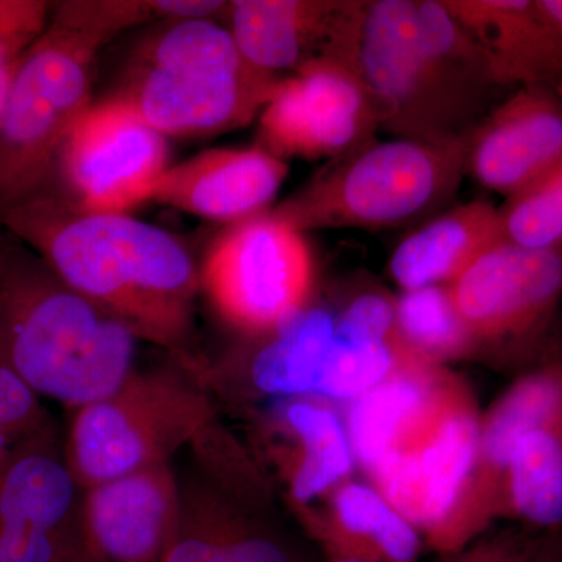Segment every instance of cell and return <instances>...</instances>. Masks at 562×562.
Returning <instances> with one entry per match:
<instances>
[{
    "label": "cell",
    "instance_id": "obj_34",
    "mask_svg": "<svg viewBox=\"0 0 562 562\" xmlns=\"http://www.w3.org/2000/svg\"><path fill=\"white\" fill-rule=\"evenodd\" d=\"M543 20L549 22L552 31L562 41V0H536Z\"/></svg>",
    "mask_w": 562,
    "mask_h": 562
},
{
    "label": "cell",
    "instance_id": "obj_14",
    "mask_svg": "<svg viewBox=\"0 0 562 562\" xmlns=\"http://www.w3.org/2000/svg\"><path fill=\"white\" fill-rule=\"evenodd\" d=\"M366 0H236L228 5L233 40L254 68L269 76L313 61L358 70Z\"/></svg>",
    "mask_w": 562,
    "mask_h": 562
},
{
    "label": "cell",
    "instance_id": "obj_22",
    "mask_svg": "<svg viewBox=\"0 0 562 562\" xmlns=\"http://www.w3.org/2000/svg\"><path fill=\"white\" fill-rule=\"evenodd\" d=\"M562 420V355L522 376L497 403L480 438V457L505 476L514 447L527 432Z\"/></svg>",
    "mask_w": 562,
    "mask_h": 562
},
{
    "label": "cell",
    "instance_id": "obj_7",
    "mask_svg": "<svg viewBox=\"0 0 562 562\" xmlns=\"http://www.w3.org/2000/svg\"><path fill=\"white\" fill-rule=\"evenodd\" d=\"M216 420L209 386L190 369L133 373L120 390L72 412L66 460L81 491L168 464Z\"/></svg>",
    "mask_w": 562,
    "mask_h": 562
},
{
    "label": "cell",
    "instance_id": "obj_11",
    "mask_svg": "<svg viewBox=\"0 0 562 562\" xmlns=\"http://www.w3.org/2000/svg\"><path fill=\"white\" fill-rule=\"evenodd\" d=\"M473 338L516 353L542 349L562 295V244L490 247L450 284Z\"/></svg>",
    "mask_w": 562,
    "mask_h": 562
},
{
    "label": "cell",
    "instance_id": "obj_31",
    "mask_svg": "<svg viewBox=\"0 0 562 562\" xmlns=\"http://www.w3.org/2000/svg\"><path fill=\"white\" fill-rule=\"evenodd\" d=\"M0 422L14 442L24 441L52 424L41 397L25 383L0 350Z\"/></svg>",
    "mask_w": 562,
    "mask_h": 562
},
{
    "label": "cell",
    "instance_id": "obj_24",
    "mask_svg": "<svg viewBox=\"0 0 562 562\" xmlns=\"http://www.w3.org/2000/svg\"><path fill=\"white\" fill-rule=\"evenodd\" d=\"M284 420L302 446L291 494L297 503H310L350 472L355 454L349 432L335 412L312 401L290 403Z\"/></svg>",
    "mask_w": 562,
    "mask_h": 562
},
{
    "label": "cell",
    "instance_id": "obj_29",
    "mask_svg": "<svg viewBox=\"0 0 562 562\" xmlns=\"http://www.w3.org/2000/svg\"><path fill=\"white\" fill-rule=\"evenodd\" d=\"M503 235L527 249L562 244V160L501 209Z\"/></svg>",
    "mask_w": 562,
    "mask_h": 562
},
{
    "label": "cell",
    "instance_id": "obj_9",
    "mask_svg": "<svg viewBox=\"0 0 562 562\" xmlns=\"http://www.w3.org/2000/svg\"><path fill=\"white\" fill-rule=\"evenodd\" d=\"M168 138L117 99L91 105L63 144L54 181L90 213L128 214L169 168Z\"/></svg>",
    "mask_w": 562,
    "mask_h": 562
},
{
    "label": "cell",
    "instance_id": "obj_19",
    "mask_svg": "<svg viewBox=\"0 0 562 562\" xmlns=\"http://www.w3.org/2000/svg\"><path fill=\"white\" fill-rule=\"evenodd\" d=\"M505 239L501 209L473 201L443 211L406 236L392 254L390 271L403 291L449 286Z\"/></svg>",
    "mask_w": 562,
    "mask_h": 562
},
{
    "label": "cell",
    "instance_id": "obj_12",
    "mask_svg": "<svg viewBox=\"0 0 562 562\" xmlns=\"http://www.w3.org/2000/svg\"><path fill=\"white\" fill-rule=\"evenodd\" d=\"M379 117L357 69L313 61L284 77L258 116L257 146L280 160L336 161L375 140Z\"/></svg>",
    "mask_w": 562,
    "mask_h": 562
},
{
    "label": "cell",
    "instance_id": "obj_15",
    "mask_svg": "<svg viewBox=\"0 0 562 562\" xmlns=\"http://www.w3.org/2000/svg\"><path fill=\"white\" fill-rule=\"evenodd\" d=\"M562 160V95L519 88L471 133L465 172L506 201L530 188Z\"/></svg>",
    "mask_w": 562,
    "mask_h": 562
},
{
    "label": "cell",
    "instance_id": "obj_37",
    "mask_svg": "<svg viewBox=\"0 0 562 562\" xmlns=\"http://www.w3.org/2000/svg\"><path fill=\"white\" fill-rule=\"evenodd\" d=\"M528 562H562V554L560 550L552 547V549L543 550L541 553L532 554Z\"/></svg>",
    "mask_w": 562,
    "mask_h": 562
},
{
    "label": "cell",
    "instance_id": "obj_8",
    "mask_svg": "<svg viewBox=\"0 0 562 562\" xmlns=\"http://www.w3.org/2000/svg\"><path fill=\"white\" fill-rule=\"evenodd\" d=\"M201 283L222 319L261 336L310 301L312 249L303 233L265 211L217 236L203 262Z\"/></svg>",
    "mask_w": 562,
    "mask_h": 562
},
{
    "label": "cell",
    "instance_id": "obj_18",
    "mask_svg": "<svg viewBox=\"0 0 562 562\" xmlns=\"http://www.w3.org/2000/svg\"><path fill=\"white\" fill-rule=\"evenodd\" d=\"M486 52L508 90L543 88L562 95V41L536 0H441Z\"/></svg>",
    "mask_w": 562,
    "mask_h": 562
},
{
    "label": "cell",
    "instance_id": "obj_38",
    "mask_svg": "<svg viewBox=\"0 0 562 562\" xmlns=\"http://www.w3.org/2000/svg\"><path fill=\"white\" fill-rule=\"evenodd\" d=\"M333 562H371V561L362 560V558L339 557L338 560H335Z\"/></svg>",
    "mask_w": 562,
    "mask_h": 562
},
{
    "label": "cell",
    "instance_id": "obj_33",
    "mask_svg": "<svg viewBox=\"0 0 562 562\" xmlns=\"http://www.w3.org/2000/svg\"><path fill=\"white\" fill-rule=\"evenodd\" d=\"M531 557L532 554L522 553L514 547L505 546L479 554V560L469 562H528Z\"/></svg>",
    "mask_w": 562,
    "mask_h": 562
},
{
    "label": "cell",
    "instance_id": "obj_5",
    "mask_svg": "<svg viewBox=\"0 0 562 562\" xmlns=\"http://www.w3.org/2000/svg\"><path fill=\"white\" fill-rule=\"evenodd\" d=\"M111 40L87 0L52 7L0 114V214L50 190L63 144L92 105L95 58Z\"/></svg>",
    "mask_w": 562,
    "mask_h": 562
},
{
    "label": "cell",
    "instance_id": "obj_13",
    "mask_svg": "<svg viewBox=\"0 0 562 562\" xmlns=\"http://www.w3.org/2000/svg\"><path fill=\"white\" fill-rule=\"evenodd\" d=\"M480 438L473 414L446 398L372 469L376 491L414 527L438 531L460 502L480 457Z\"/></svg>",
    "mask_w": 562,
    "mask_h": 562
},
{
    "label": "cell",
    "instance_id": "obj_4",
    "mask_svg": "<svg viewBox=\"0 0 562 562\" xmlns=\"http://www.w3.org/2000/svg\"><path fill=\"white\" fill-rule=\"evenodd\" d=\"M283 79L254 68L216 21H162L133 52L111 98L166 138H202L260 116Z\"/></svg>",
    "mask_w": 562,
    "mask_h": 562
},
{
    "label": "cell",
    "instance_id": "obj_23",
    "mask_svg": "<svg viewBox=\"0 0 562 562\" xmlns=\"http://www.w3.org/2000/svg\"><path fill=\"white\" fill-rule=\"evenodd\" d=\"M505 480L517 516L536 527H562V420L519 439Z\"/></svg>",
    "mask_w": 562,
    "mask_h": 562
},
{
    "label": "cell",
    "instance_id": "obj_30",
    "mask_svg": "<svg viewBox=\"0 0 562 562\" xmlns=\"http://www.w3.org/2000/svg\"><path fill=\"white\" fill-rule=\"evenodd\" d=\"M50 11L43 0H0V114L22 57L46 31Z\"/></svg>",
    "mask_w": 562,
    "mask_h": 562
},
{
    "label": "cell",
    "instance_id": "obj_21",
    "mask_svg": "<svg viewBox=\"0 0 562 562\" xmlns=\"http://www.w3.org/2000/svg\"><path fill=\"white\" fill-rule=\"evenodd\" d=\"M431 382L422 369L398 366L390 379L351 403L347 432L355 457L369 471L446 401Z\"/></svg>",
    "mask_w": 562,
    "mask_h": 562
},
{
    "label": "cell",
    "instance_id": "obj_26",
    "mask_svg": "<svg viewBox=\"0 0 562 562\" xmlns=\"http://www.w3.org/2000/svg\"><path fill=\"white\" fill-rule=\"evenodd\" d=\"M395 338L409 357L424 358L453 357L475 341L450 284L403 292L395 301Z\"/></svg>",
    "mask_w": 562,
    "mask_h": 562
},
{
    "label": "cell",
    "instance_id": "obj_35",
    "mask_svg": "<svg viewBox=\"0 0 562 562\" xmlns=\"http://www.w3.org/2000/svg\"><path fill=\"white\" fill-rule=\"evenodd\" d=\"M60 562H105L102 560L101 557H99L98 553H95V550L92 549L91 543L87 542L83 543V546L80 547V549H77L76 552L70 553L68 558H65V560Z\"/></svg>",
    "mask_w": 562,
    "mask_h": 562
},
{
    "label": "cell",
    "instance_id": "obj_17",
    "mask_svg": "<svg viewBox=\"0 0 562 562\" xmlns=\"http://www.w3.org/2000/svg\"><path fill=\"white\" fill-rule=\"evenodd\" d=\"M286 176V161L260 146L206 150L169 166L150 201L232 225L265 213Z\"/></svg>",
    "mask_w": 562,
    "mask_h": 562
},
{
    "label": "cell",
    "instance_id": "obj_6",
    "mask_svg": "<svg viewBox=\"0 0 562 562\" xmlns=\"http://www.w3.org/2000/svg\"><path fill=\"white\" fill-rule=\"evenodd\" d=\"M468 139L372 140L331 161L272 211L303 235L330 228L383 231L431 220L460 190Z\"/></svg>",
    "mask_w": 562,
    "mask_h": 562
},
{
    "label": "cell",
    "instance_id": "obj_3",
    "mask_svg": "<svg viewBox=\"0 0 562 562\" xmlns=\"http://www.w3.org/2000/svg\"><path fill=\"white\" fill-rule=\"evenodd\" d=\"M138 341L35 251L0 249V350L41 398L76 412L113 394L136 372Z\"/></svg>",
    "mask_w": 562,
    "mask_h": 562
},
{
    "label": "cell",
    "instance_id": "obj_28",
    "mask_svg": "<svg viewBox=\"0 0 562 562\" xmlns=\"http://www.w3.org/2000/svg\"><path fill=\"white\" fill-rule=\"evenodd\" d=\"M344 310V308H342ZM339 316V341L322 372L316 394L333 401H357L390 379L409 355L395 341L373 342L358 338Z\"/></svg>",
    "mask_w": 562,
    "mask_h": 562
},
{
    "label": "cell",
    "instance_id": "obj_1",
    "mask_svg": "<svg viewBox=\"0 0 562 562\" xmlns=\"http://www.w3.org/2000/svg\"><path fill=\"white\" fill-rule=\"evenodd\" d=\"M0 221L74 291L124 322L139 341L169 350L195 373L194 306L201 271L172 236L131 214L90 213L55 191L3 211Z\"/></svg>",
    "mask_w": 562,
    "mask_h": 562
},
{
    "label": "cell",
    "instance_id": "obj_36",
    "mask_svg": "<svg viewBox=\"0 0 562 562\" xmlns=\"http://www.w3.org/2000/svg\"><path fill=\"white\" fill-rule=\"evenodd\" d=\"M16 443L18 442H14V439L11 438L10 432L7 431V428L3 427L2 422H0V464L9 457L11 449H13Z\"/></svg>",
    "mask_w": 562,
    "mask_h": 562
},
{
    "label": "cell",
    "instance_id": "obj_2",
    "mask_svg": "<svg viewBox=\"0 0 562 562\" xmlns=\"http://www.w3.org/2000/svg\"><path fill=\"white\" fill-rule=\"evenodd\" d=\"M358 72L380 128L424 143L468 139L508 90L441 0L366 3Z\"/></svg>",
    "mask_w": 562,
    "mask_h": 562
},
{
    "label": "cell",
    "instance_id": "obj_32",
    "mask_svg": "<svg viewBox=\"0 0 562 562\" xmlns=\"http://www.w3.org/2000/svg\"><path fill=\"white\" fill-rule=\"evenodd\" d=\"M217 498H220L225 525H227L228 561L295 562L292 560L290 552L279 541L265 535V532L250 528L238 514L225 506L220 495H217Z\"/></svg>",
    "mask_w": 562,
    "mask_h": 562
},
{
    "label": "cell",
    "instance_id": "obj_25",
    "mask_svg": "<svg viewBox=\"0 0 562 562\" xmlns=\"http://www.w3.org/2000/svg\"><path fill=\"white\" fill-rule=\"evenodd\" d=\"M335 517L347 539L357 546L353 558L375 562H413L419 553L416 528L366 484L342 486L335 497Z\"/></svg>",
    "mask_w": 562,
    "mask_h": 562
},
{
    "label": "cell",
    "instance_id": "obj_16",
    "mask_svg": "<svg viewBox=\"0 0 562 562\" xmlns=\"http://www.w3.org/2000/svg\"><path fill=\"white\" fill-rule=\"evenodd\" d=\"M171 462L83 491L81 524L105 562H161L180 514Z\"/></svg>",
    "mask_w": 562,
    "mask_h": 562
},
{
    "label": "cell",
    "instance_id": "obj_27",
    "mask_svg": "<svg viewBox=\"0 0 562 562\" xmlns=\"http://www.w3.org/2000/svg\"><path fill=\"white\" fill-rule=\"evenodd\" d=\"M180 494L179 520L161 562H231L220 498L192 465L180 480Z\"/></svg>",
    "mask_w": 562,
    "mask_h": 562
},
{
    "label": "cell",
    "instance_id": "obj_10",
    "mask_svg": "<svg viewBox=\"0 0 562 562\" xmlns=\"http://www.w3.org/2000/svg\"><path fill=\"white\" fill-rule=\"evenodd\" d=\"M80 490L54 424L0 464V562H60L87 542Z\"/></svg>",
    "mask_w": 562,
    "mask_h": 562
},
{
    "label": "cell",
    "instance_id": "obj_20",
    "mask_svg": "<svg viewBox=\"0 0 562 562\" xmlns=\"http://www.w3.org/2000/svg\"><path fill=\"white\" fill-rule=\"evenodd\" d=\"M261 336L249 366L255 387L271 395L316 394L339 341V313L308 301Z\"/></svg>",
    "mask_w": 562,
    "mask_h": 562
}]
</instances>
